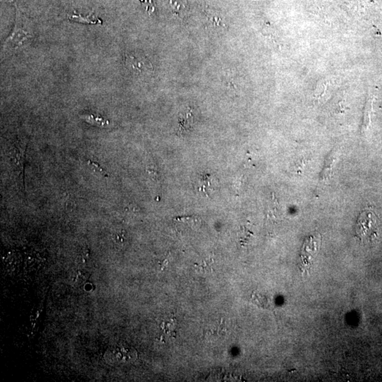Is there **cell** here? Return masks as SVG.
<instances>
[{
	"mask_svg": "<svg viewBox=\"0 0 382 382\" xmlns=\"http://www.w3.org/2000/svg\"><path fill=\"white\" fill-rule=\"evenodd\" d=\"M379 224L375 213L365 210L360 213L356 222V236L363 244L372 243L378 237Z\"/></svg>",
	"mask_w": 382,
	"mask_h": 382,
	"instance_id": "6da1fadb",
	"label": "cell"
},
{
	"mask_svg": "<svg viewBox=\"0 0 382 382\" xmlns=\"http://www.w3.org/2000/svg\"><path fill=\"white\" fill-rule=\"evenodd\" d=\"M123 61L126 68L135 75H150L153 74V64L143 56L126 52L123 55Z\"/></svg>",
	"mask_w": 382,
	"mask_h": 382,
	"instance_id": "7a4b0ae2",
	"label": "cell"
},
{
	"mask_svg": "<svg viewBox=\"0 0 382 382\" xmlns=\"http://www.w3.org/2000/svg\"><path fill=\"white\" fill-rule=\"evenodd\" d=\"M32 34L26 30V26H23L21 20V16L17 10L16 13V23L13 32L7 38L4 44L3 48H17L24 44L28 40L32 39Z\"/></svg>",
	"mask_w": 382,
	"mask_h": 382,
	"instance_id": "3957f363",
	"label": "cell"
},
{
	"mask_svg": "<svg viewBox=\"0 0 382 382\" xmlns=\"http://www.w3.org/2000/svg\"><path fill=\"white\" fill-rule=\"evenodd\" d=\"M203 334L206 339L211 341H217L223 339L227 336V327L223 320H215L204 327Z\"/></svg>",
	"mask_w": 382,
	"mask_h": 382,
	"instance_id": "277c9868",
	"label": "cell"
},
{
	"mask_svg": "<svg viewBox=\"0 0 382 382\" xmlns=\"http://www.w3.org/2000/svg\"><path fill=\"white\" fill-rule=\"evenodd\" d=\"M204 15L208 21V26L213 28H227V25L224 23V19L218 12L209 8L202 10Z\"/></svg>",
	"mask_w": 382,
	"mask_h": 382,
	"instance_id": "5b68a950",
	"label": "cell"
},
{
	"mask_svg": "<svg viewBox=\"0 0 382 382\" xmlns=\"http://www.w3.org/2000/svg\"><path fill=\"white\" fill-rule=\"evenodd\" d=\"M217 186V179L211 174L202 175L199 179L198 191L209 197V193L214 191Z\"/></svg>",
	"mask_w": 382,
	"mask_h": 382,
	"instance_id": "8992f818",
	"label": "cell"
},
{
	"mask_svg": "<svg viewBox=\"0 0 382 382\" xmlns=\"http://www.w3.org/2000/svg\"><path fill=\"white\" fill-rule=\"evenodd\" d=\"M26 144L24 146L18 144L14 149V162L16 167L19 168V173L22 175L24 180L25 159H26Z\"/></svg>",
	"mask_w": 382,
	"mask_h": 382,
	"instance_id": "52a82bcc",
	"label": "cell"
},
{
	"mask_svg": "<svg viewBox=\"0 0 382 382\" xmlns=\"http://www.w3.org/2000/svg\"><path fill=\"white\" fill-rule=\"evenodd\" d=\"M172 13L179 19L184 20L187 16L188 9L184 0H169Z\"/></svg>",
	"mask_w": 382,
	"mask_h": 382,
	"instance_id": "ba28073f",
	"label": "cell"
},
{
	"mask_svg": "<svg viewBox=\"0 0 382 382\" xmlns=\"http://www.w3.org/2000/svg\"><path fill=\"white\" fill-rule=\"evenodd\" d=\"M179 133L181 135L187 133L192 129L193 124V117L192 112L188 111L186 113L181 114L179 120Z\"/></svg>",
	"mask_w": 382,
	"mask_h": 382,
	"instance_id": "9c48e42d",
	"label": "cell"
},
{
	"mask_svg": "<svg viewBox=\"0 0 382 382\" xmlns=\"http://www.w3.org/2000/svg\"><path fill=\"white\" fill-rule=\"evenodd\" d=\"M69 19L70 21L84 23V24H99V23H102L100 19L94 15V12H92L86 16L81 15V14H77L75 12L72 16H69Z\"/></svg>",
	"mask_w": 382,
	"mask_h": 382,
	"instance_id": "30bf717a",
	"label": "cell"
},
{
	"mask_svg": "<svg viewBox=\"0 0 382 382\" xmlns=\"http://www.w3.org/2000/svg\"><path fill=\"white\" fill-rule=\"evenodd\" d=\"M161 329L164 334L168 336H173L177 332V322L174 316H170L166 317L165 319L163 320L161 323Z\"/></svg>",
	"mask_w": 382,
	"mask_h": 382,
	"instance_id": "8fae6325",
	"label": "cell"
},
{
	"mask_svg": "<svg viewBox=\"0 0 382 382\" xmlns=\"http://www.w3.org/2000/svg\"><path fill=\"white\" fill-rule=\"evenodd\" d=\"M215 260L213 257L204 258L200 263L195 264L197 272L200 274H209L214 271Z\"/></svg>",
	"mask_w": 382,
	"mask_h": 382,
	"instance_id": "7c38bea8",
	"label": "cell"
},
{
	"mask_svg": "<svg viewBox=\"0 0 382 382\" xmlns=\"http://www.w3.org/2000/svg\"><path fill=\"white\" fill-rule=\"evenodd\" d=\"M114 246L117 249H123L128 245V236L126 231L123 229L115 231L112 235Z\"/></svg>",
	"mask_w": 382,
	"mask_h": 382,
	"instance_id": "4fadbf2b",
	"label": "cell"
},
{
	"mask_svg": "<svg viewBox=\"0 0 382 382\" xmlns=\"http://www.w3.org/2000/svg\"><path fill=\"white\" fill-rule=\"evenodd\" d=\"M81 119L86 121L90 124L98 127H105L109 125V121L106 120L104 117L97 116V115L89 114V115H79Z\"/></svg>",
	"mask_w": 382,
	"mask_h": 382,
	"instance_id": "5bb4252c",
	"label": "cell"
},
{
	"mask_svg": "<svg viewBox=\"0 0 382 382\" xmlns=\"http://www.w3.org/2000/svg\"><path fill=\"white\" fill-rule=\"evenodd\" d=\"M119 354L120 357H119L121 360H125V361H128V360H133L137 358V352L135 349L130 346H123L121 347L119 349Z\"/></svg>",
	"mask_w": 382,
	"mask_h": 382,
	"instance_id": "9a60e30c",
	"label": "cell"
},
{
	"mask_svg": "<svg viewBox=\"0 0 382 382\" xmlns=\"http://www.w3.org/2000/svg\"><path fill=\"white\" fill-rule=\"evenodd\" d=\"M90 276L87 271H75L71 275V280L76 285L79 286L87 281Z\"/></svg>",
	"mask_w": 382,
	"mask_h": 382,
	"instance_id": "2e32d148",
	"label": "cell"
},
{
	"mask_svg": "<svg viewBox=\"0 0 382 382\" xmlns=\"http://www.w3.org/2000/svg\"><path fill=\"white\" fill-rule=\"evenodd\" d=\"M139 1H140V3L144 5L146 12H148L150 15L155 12V5H154L153 0H139Z\"/></svg>",
	"mask_w": 382,
	"mask_h": 382,
	"instance_id": "e0dca14e",
	"label": "cell"
},
{
	"mask_svg": "<svg viewBox=\"0 0 382 382\" xmlns=\"http://www.w3.org/2000/svg\"><path fill=\"white\" fill-rule=\"evenodd\" d=\"M146 171H148V173H149L152 179H153L154 181H158L159 178V172L158 170H157V168H156L155 166L150 165L149 167L148 168V169H146Z\"/></svg>",
	"mask_w": 382,
	"mask_h": 382,
	"instance_id": "ac0fdd59",
	"label": "cell"
}]
</instances>
